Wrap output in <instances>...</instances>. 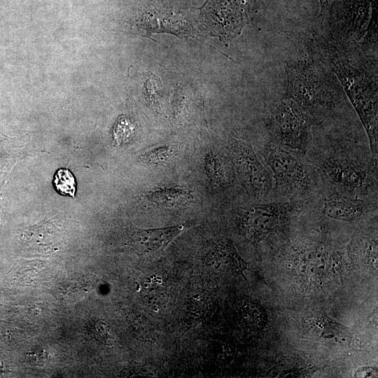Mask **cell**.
Masks as SVG:
<instances>
[{"mask_svg":"<svg viewBox=\"0 0 378 378\" xmlns=\"http://www.w3.org/2000/svg\"><path fill=\"white\" fill-rule=\"evenodd\" d=\"M262 155L273 173L275 189L281 195L299 200L314 188V169L296 152L270 142L263 149Z\"/></svg>","mask_w":378,"mask_h":378,"instance_id":"cell-1","label":"cell"},{"mask_svg":"<svg viewBox=\"0 0 378 378\" xmlns=\"http://www.w3.org/2000/svg\"><path fill=\"white\" fill-rule=\"evenodd\" d=\"M318 166L337 192L361 198L377 193V168L346 153H328L320 160Z\"/></svg>","mask_w":378,"mask_h":378,"instance_id":"cell-2","label":"cell"},{"mask_svg":"<svg viewBox=\"0 0 378 378\" xmlns=\"http://www.w3.org/2000/svg\"><path fill=\"white\" fill-rule=\"evenodd\" d=\"M302 207L300 200L253 204L240 209L238 222L245 237L258 243L282 232Z\"/></svg>","mask_w":378,"mask_h":378,"instance_id":"cell-3","label":"cell"},{"mask_svg":"<svg viewBox=\"0 0 378 378\" xmlns=\"http://www.w3.org/2000/svg\"><path fill=\"white\" fill-rule=\"evenodd\" d=\"M310 115L295 101L287 97L273 112L271 132L274 143L300 154L308 150Z\"/></svg>","mask_w":378,"mask_h":378,"instance_id":"cell-4","label":"cell"},{"mask_svg":"<svg viewBox=\"0 0 378 378\" xmlns=\"http://www.w3.org/2000/svg\"><path fill=\"white\" fill-rule=\"evenodd\" d=\"M255 8V0H208L201 15L211 33L229 43L241 34Z\"/></svg>","mask_w":378,"mask_h":378,"instance_id":"cell-5","label":"cell"},{"mask_svg":"<svg viewBox=\"0 0 378 378\" xmlns=\"http://www.w3.org/2000/svg\"><path fill=\"white\" fill-rule=\"evenodd\" d=\"M229 149L231 163L242 186L253 196H266L272 188V179L251 144L232 138Z\"/></svg>","mask_w":378,"mask_h":378,"instance_id":"cell-6","label":"cell"},{"mask_svg":"<svg viewBox=\"0 0 378 378\" xmlns=\"http://www.w3.org/2000/svg\"><path fill=\"white\" fill-rule=\"evenodd\" d=\"M317 207L324 218L351 222L369 212L377 211V202L334 191L321 197Z\"/></svg>","mask_w":378,"mask_h":378,"instance_id":"cell-7","label":"cell"},{"mask_svg":"<svg viewBox=\"0 0 378 378\" xmlns=\"http://www.w3.org/2000/svg\"><path fill=\"white\" fill-rule=\"evenodd\" d=\"M190 226V224L183 223L155 229L133 227L129 236V244L139 255H153L162 251L176 237Z\"/></svg>","mask_w":378,"mask_h":378,"instance_id":"cell-8","label":"cell"},{"mask_svg":"<svg viewBox=\"0 0 378 378\" xmlns=\"http://www.w3.org/2000/svg\"><path fill=\"white\" fill-rule=\"evenodd\" d=\"M206 263L216 269L243 274L247 264L241 258L234 245L228 240H219L208 251L205 257Z\"/></svg>","mask_w":378,"mask_h":378,"instance_id":"cell-9","label":"cell"},{"mask_svg":"<svg viewBox=\"0 0 378 378\" xmlns=\"http://www.w3.org/2000/svg\"><path fill=\"white\" fill-rule=\"evenodd\" d=\"M232 164L224 157L213 151L205 156V169L211 184L217 188H225L232 183Z\"/></svg>","mask_w":378,"mask_h":378,"instance_id":"cell-10","label":"cell"},{"mask_svg":"<svg viewBox=\"0 0 378 378\" xmlns=\"http://www.w3.org/2000/svg\"><path fill=\"white\" fill-rule=\"evenodd\" d=\"M146 197L150 202L155 204L172 207L185 204L193 197V195L188 189L175 186L160 188L149 191Z\"/></svg>","mask_w":378,"mask_h":378,"instance_id":"cell-11","label":"cell"},{"mask_svg":"<svg viewBox=\"0 0 378 378\" xmlns=\"http://www.w3.org/2000/svg\"><path fill=\"white\" fill-rule=\"evenodd\" d=\"M313 325L318 334L326 339L342 344H347L351 340V335L346 327L326 316L315 318Z\"/></svg>","mask_w":378,"mask_h":378,"instance_id":"cell-12","label":"cell"},{"mask_svg":"<svg viewBox=\"0 0 378 378\" xmlns=\"http://www.w3.org/2000/svg\"><path fill=\"white\" fill-rule=\"evenodd\" d=\"M179 146L177 144H167L156 147L141 154L139 160L150 165H161L167 164L178 155Z\"/></svg>","mask_w":378,"mask_h":378,"instance_id":"cell-13","label":"cell"},{"mask_svg":"<svg viewBox=\"0 0 378 378\" xmlns=\"http://www.w3.org/2000/svg\"><path fill=\"white\" fill-rule=\"evenodd\" d=\"M243 321L252 328H261L265 323L266 316L262 307L253 302L244 304L240 309Z\"/></svg>","mask_w":378,"mask_h":378,"instance_id":"cell-14","label":"cell"},{"mask_svg":"<svg viewBox=\"0 0 378 378\" xmlns=\"http://www.w3.org/2000/svg\"><path fill=\"white\" fill-rule=\"evenodd\" d=\"M54 186L58 192L63 195L74 197L76 192L75 177L68 169L60 168L53 180Z\"/></svg>","mask_w":378,"mask_h":378,"instance_id":"cell-15","label":"cell"},{"mask_svg":"<svg viewBox=\"0 0 378 378\" xmlns=\"http://www.w3.org/2000/svg\"><path fill=\"white\" fill-rule=\"evenodd\" d=\"M96 335L99 341L106 345H111L112 337L110 332L108 324L103 321H99L96 323Z\"/></svg>","mask_w":378,"mask_h":378,"instance_id":"cell-16","label":"cell"},{"mask_svg":"<svg viewBox=\"0 0 378 378\" xmlns=\"http://www.w3.org/2000/svg\"><path fill=\"white\" fill-rule=\"evenodd\" d=\"M132 127L126 120H121L114 130L115 139L122 141L131 134Z\"/></svg>","mask_w":378,"mask_h":378,"instance_id":"cell-17","label":"cell"},{"mask_svg":"<svg viewBox=\"0 0 378 378\" xmlns=\"http://www.w3.org/2000/svg\"><path fill=\"white\" fill-rule=\"evenodd\" d=\"M377 375V372L376 368L372 367L359 368L354 374V377H374Z\"/></svg>","mask_w":378,"mask_h":378,"instance_id":"cell-18","label":"cell"}]
</instances>
